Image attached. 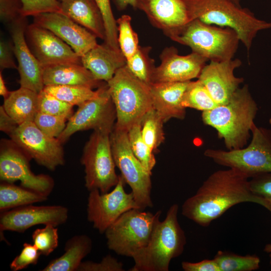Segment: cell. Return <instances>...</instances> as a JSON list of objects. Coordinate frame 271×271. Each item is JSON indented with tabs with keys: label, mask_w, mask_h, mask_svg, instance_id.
<instances>
[{
	"label": "cell",
	"mask_w": 271,
	"mask_h": 271,
	"mask_svg": "<svg viewBox=\"0 0 271 271\" xmlns=\"http://www.w3.org/2000/svg\"><path fill=\"white\" fill-rule=\"evenodd\" d=\"M243 202L257 203L271 213V206L251 191L249 179L232 169L220 170L212 173L185 201L182 214L207 227L231 207Z\"/></svg>",
	"instance_id": "obj_1"
},
{
	"label": "cell",
	"mask_w": 271,
	"mask_h": 271,
	"mask_svg": "<svg viewBox=\"0 0 271 271\" xmlns=\"http://www.w3.org/2000/svg\"><path fill=\"white\" fill-rule=\"evenodd\" d=\"M258 110L248 85L239 87L225 104L203 111V123L214 128L227 150L245 147Z\"/></svg>",
	"instance_id": "obj_2"
},
{
	"label": "cell",
	"mask_w": 271,
	"mask_h": 271,
	"mask_svg": "<svg viewBox=\"0 0 271 271\" xmlns=\"http://www.w3.org/2000/svg\"><path fill=\"white\" fill-rule=\"evenodd\" d=\"M179 206L172 205L165 219L157 222L147 246L134 255L130 271H168L171 260L182 254L186 243L178 220Z\"/></svg>",
	"instance_id": "obj_3"
},
{
	"label": "cell",
	"mask_w": 271,
	"mask_h": 271,
	"mask_svg": "<svg viewBox=\"0 0 271 271\" xmlns=\"http://www.w3.org/2000/svg\"><path fill=\"white\" fill-rule=\"evenodd\" d=\"M107 84L116 110L114 126L128 132L133 125L141 124L153 107L149 85L132 75L126 65L116 71Z\"/></svg>",
	"instance_id": "obj_4"
},
{
	"label": "cell",
	"mask_w": 271,
	"mask_h": 271,
	"mask_svg": "<svg viewBox=\"0 0 271 271\" xmlns=\"http://www.w3.org/2000/svg\"><path fill=\"white\" fill-rule=\"evenodd\" d=\"M192 9L194 20L235 31L248 52L258 32L271 28V22L257 18L231 0H192Z\"/></svg>",
	"instance_id": "obj_5"
},
{
	"label": "cell",
	"mask_w": 271,
	"mask_h": 271,
	"mask_svg": "<svg viewBox=\"0 0 271 271\" xmlns=\"http://www.w3.org/2000/svg\"><path fill=\"white\" fill-rule=\"evenodd\" d=\"M168 36L189 47L193 52L214 62L233 59L240 42L238 34L233 30L208 24L198 19Z\"/></svg>",
	"instance_id": "obj_6"
},
{
	"label": "cell",
	"mask_w": 271,
	"mask_h": 271,
	"mask_svg": "<svg viewBox=\"0 0 271 271\" xmlns=\"http://www.w3.org/2000/svg\"><path fill=\"white\" fill-rule=\"evenodd\" d=\"M251 134L250 142L242 148L227 151L207 149L204 155L248 179L271 173V130L254 123Z\"/></svg>",
	"instance_id": "obj_7"
},
{
	"label": "cell",
	"mask_w": 271,
	"mask_h": 271,
	"mask_svg": "<svg viewBox=\"0 0 271 271\" xmlns=\"http://www.w3.org/2000/svg\"><path fill=\"white\" fill-rule=\"evenodd\" d=\"M161 211L155 214L139 209L122 214L105 232L108 248L133 257L148 244Z\"/></svg>",
	"instance_id": "obj_8"
},
{
	"label": "cell",
	"mask_w": 271,
	"mask_h": 271,
	"mask_svg": "<svg viewBox=\"0 0 271 271\" xmlns=\"http://www.w3.org/2000/svg\"><path fill=\"white\" fill-rule=\"evenodd\" d=\"M111 132L93 130L83 150L81 163L84 167L85 186L89 191L108 192L118 182L111 149Z\"/></svg>",
	"instance_id": "obj_9"
},
{
	"label": "cell",
	"mask_w": 271,
	"mask_h": 271,
	"mask_svg": "<svg viewBox=\"0 0 271 271\" xmlns=\"http://www.w3.org/2000/svg\"><path fill=\"white\" fill-rule=\"evenodd\" d=\"M110 142L115 166L125 183L130 186L140 210L153 205L151 199L152 181L149 173L133 153L127 131L114 126L110 134Z\"/></svg>",
	"instance_id": "obj_10"
},
{
	"label": "cell",
	"mask_w": 271,
	"mask_h": 271,
	"mask_svg": "<svg viewBox=\"0 0 271 271\" xmlns=\"http://www.w3.org/2000/svg\"><path fill=\"white\" fill-rule=\"evenodd\" d=\"M30 159L12 141L3 140L0 152V178L5 182L19 181L21 186L48 197L54 187L50 176L35 174L31 170Z\"/></svg>",
	"instance_id": "obj_11"
},
{
	"label": "cell",
	"mask_w": 271,
	"mask_h": 271,
	"mask_svg": "<svg viewBox=\"0 0 271 271\" xmlns=\"http://www.w3.org/2000/svg\"><path fill=\"white\" fill-rule=\"evenodd\" d=\"M115 119V108L106 84L102 86L98 96L78 106L57 139L64 144L73 134L82 130L93 129L111 132Z\"/></svg>",
	"instance_id": "obj_12"
},
{
	"label": "cell",
	"mask_w": 271,
	"mask_h": 271,
	"mask_svg": "<svg viewBox=\"0 0 271 271\" xmlns=\"http://www.w3.org/2000/svg\"><path fill=\"white\" fill-rule=\"evenodd\" d=\"M125 182L120 175L114 189L110 192L101 193L98 190L89 191L87 218L99 233H105L122 214L132 209H139L133 193L124 190Z\"/></svg>",
	"instance_id": "obj_13"
},
{
	"label": "cell",
	"mask_w": 271,
	"mask_h": 271,
	"mask_svg": "<svg viewBox=\"0 0 271 271\" xmlns=\"http://www.w3.org/2000/svg\"><path fill=\"white\" fill-rule=\"evenodd\" d=\"M9 135L11 141L38 164L51 171L64 165L62 144L57 138L44 133L34 121L18 125Z\"/></svg>",
	"instance_id": "obj_14"
},
{
	"label": "cell",
	"mask_w": 271,
	"mask_h": 271,
	"mask_svg": "<svg viewBox=\"0 0 271 271\" xmlns=\"http://www.w3.org/2000/svg\"><path fill=\"white\" fill-rule=\"evenodd\" d=\"M28 44L43 68L62 64H82L81 57L72 48L49 30L34 23L27 26Z\"/></svg>",
	"instance_id": "obj_15"
},
{
	"label": "cell",
	"mask_w": 271,
	"mask_h": 271,
	"mask_svg": "<svg viewBox=\"0 0 271 271\" xmlns=\"http://www.w3.org/2000/svg\"><path fill=\"white\" fill-rule=\"evenodd\" d=\"M68 218L67 208L62 205L34 206L33 204L1 212L0 229L23 233L39 224L56 227L65 223Z\"/></svg>",
	"instance_id": "obj_16"
},
{
	"label": "cell",
	"mask_w": 271,
	"mask_h": 271,
	"mask_svg": "<svg viewBox=\"0 0 271 271\" xmlns=\"http://www.w3.org/2000/svg\"><path fill=\"white\" fill-rule=\"evenodd\" d=\"M137 8L167 36L194 20L192 0H137Z\"/></svg>",
	"instance_id": "obj_17"
},
{
	"label": "cell",
	"mask_w": 271,
	"mask_h": 271,
	"mask_svg": "<svg viewBox=\"0 0 271 271\" xmlns=\"http://www.w3.org/2000/svg\"><path fill=\"white\" fill-rule=\"evenodd\" d=\"M33 23L54 33L80 57L98 44L94 34L61 13L37 15L33 17Z\"/></svg>",
	"instance_id": "obj_18"
},
{
	"label": "cell",
	"mask_w": 271,
	"mask_h": 271,
	"mask_svg": "<svg viewBox=\"0 0 271 271\" xmlns=\"http://www.w3.org/2000/svg\"><path fill=\"white\" fill-rule=\"evenodd\" d=\"M26 17H21L11 24L10 34L21 87L39 93L45 86L43 82L44 68L31 50L26 39Z\"/></svg>",
	"instance_id": "obj_19"
},
{
	"label": "cell",
	"mask_w": 271,
	"mask_h": 271,
	"mask_svg": "<svg viewBox=\"0 0 271 271\" xmlns=\"http://www.w3.org/2000/svg\"><path fill=\"white\" fill-rule=\"evenodd\" d=\"M160 58L161 64L154 70L152 83L184 82L198 78L208 61L193 52L180 55L174 47L165 48Z\"/></svg>",
	"instance_id": "obj_20"
},
{
	"label": "cell",
	"mask_w": 271,
	"mask_h": 271,
	"mask_svg": "<svg viewBox=\"0 0 271 271\" xmlns=\"http://www.w3.org/2000/svg\"><path fill=\"white\" fill-rule=\"evenodd\" d=\"M241 64L239 59L210 61L202 70L198 79L206 87L218 105L227 102L244 81L243 78L234 75L235 70Z\"/></svg>",
	"instance_id": "obj_21"
},
{
	"label": "cell",
	"mask_w": 271,
	"mask_h": 271,
	"mask_svg": "<svg viewBox=\"0 0 271 271\" xmlns=\"http://www.w3.org/2000/svg\"><path fill=\"white\" fill-rule=\"evenodd\" d=\"M191 81L149 84L153 108L161 115L165 122L171 118H185L186 108L183 105V99Z\"/></svg>",
	"instance_id": "obj_22"
},
{
	"label": "cell",
	"mask_w": 271,
	"mask_h": 271,
	"mask_svg": "<svg viewBox=\"0 0 271 271\" xmlns=\"http://www.w3.org/2000/svg\"><path fill=\"white\" fill-rule=\"evenodd\" d=\"M81 61L96 79L106 82L126 62L121 52L115 51L105 43L97 44L81 56Z\"/></svg>",
	"instance_id": "obj_23"
},
{
	"label": "cell",
	"mask_w": 271,
	"mask_h": 271,
	"mask_svg": "<svg viewBox=\"0 0 271 271\" xmlns=\"http://www.w3.org/2000/svg\"><path fill=\"white\" fill-rule=\"evenodd\" d=\"M43 82L47 85H77L94 88L105 85L79 64H62L44 68Z\"/></svg>",
	"instance_id": "obj_24"
},
{
	"label": "cell",
	"mask_w": 271,
	"mask_h": 271,
	"mask_svg": "<svg viewBox=\"0 0 271 271\" xmlns=\"http://www.w3.org/2000/svg\"><path fill=\"white\" fill-rule=\"evenodd\" d=\"M61 7L63 14L105 40L103 20L95 0H65Z\"/></svg>",
	"instance_id": "obj_25"
},
{
	"label": "cell",
	"mask_w": 271,
	"mask_h": 271,
	"mask_svg": "<svg viewBox=\"0 0 271 271\" xmlns=\"http://www.w3.org/2000/svg\"><path fill=\"white\" fill-rule=\"evenodd\" d=\"M92 242L85 234L76 235L66 242L64 253L51 260L42 271H77L82 259L92 249Z\"/></svg>",
	"instance_id": "obj_26"
},
{
	"label": "cell",
	"mask_w": 271,
	"mask_h": 271,
	"mask_svg": "<svg viewBox=\"0 0 271 271\" xmlns=\"http://www.w3.org/2000/svg\"><path fill=\"white\" fill-rule=\"evenodd\" d=\"M38 93L21 87L11 91L4 99L3 106L7 114L18 124L34 121L38 112Z\"/></svg>",
	"instance_id": "obj_27"
},
{
	"label": "cell",
	"mask_w": 271,
	"mask_h": 271,
	"mask_svg": "<svg viewBox=\"0 0 271 271\" xmlns=\"http://www.w3.org/2000/svg\"><path fill=\"white\" fill-rule=\"evenodd\" d=\"M47 200V196L14 183L3 182L0 185L1 212Z\"/></svg>",
	"instance_id": "obj_28"
},
{
	"label": "cell",
	"mask_w": 271,
	"mask_h": 271,
	"mask_svg": "<svg viewBox=\"0 0 271 271\" xmlns=\"http://www.w3.org/2000/svg\"><path fill=\"white\" fill-rule=\"evenodd\" d=\"M103 86L95 91L88 87L77 85H47L43 90L63 101L79 106L98 96Z\"/></svg>",
	"instance_id": "obj_29"
},
{
	"label": "cell",
	"mask_w": 271,
	"mask_h": 271,
	"mask_svg": "<svg viewBox=\"0 0 271 271\" xmlns=\"http://www.w3.org/2000/svg\"><path fill=\"white\" fill-rule=\"evenodd\" d=\"M220 271H252L259 268L260 260L255 255H240L219 250L214 257Z\"/></svg>",
	"instance_id": "obj_30"
},
{
	"label": "cell",
	"mask_w": 271,
	"mask_h": 271,
	"mask_svg": "<svg viewBox=\"0 0 271 271\" xmlns=\"http://www.w3.org/2000/svg\"><path fill=\"white\" fill-rule=\"evenodd\" d=\"M165 121L153 107L144 116L141 122V134L147 145L156 150L165 140L163 124Z\"/></svg>",
	"instance_id": "obj_31"
},
{
	"label": "cell",
	"mask_w": 271,
	"mask_h": 271,
	"mask_svg": "<svg viewBox=\"0 0 271 271\" xmlns=\"http://www.w3.org/2000/svg\"><path fill=\"white\" fill-rule=\"evenodd\" d=\"M183 105L186 108H194L203 112L211 110L218 104L206 87L198 79L190 81L183 97Z\"/></svg>",
	"instance_id": "obj_32"
},
{
	"label": "cell",
	"mask_w": 271,
	"mask_h": 271,
	"mask_svg": "<svg viewBox=\"0 0 271 271\" xmlns=\"http://www.w3.org/2000/svg\"><path fill=\"white\" fill-rule=\"evenodd\" d=\"M150 49L139 46L136 52L126 62V66L130 73L148 85L152 83V75L155 68L154 62L149 56Z\"/></svg>",
	"instance_id": "obj_33"
},
{
	"label": "cell",
	"mask_w": 271,
	"mask_h": 271,
	"mask_svg": "<svg viewBox=\"0 0 271 271\" xmlns=\"http://www.w3.org/2000/svg\"><path fill=\"white\" fill-rule=\"evenodd\" d=\"M131 149L145 168L151 174L156 165L154 151L144 141L141 134V124L133 125L128 131Z\"/></svg>",
	"instance_id": "obj_34"
},
{
	"label": "cell",
	"mask_w": 271,
	"mask_h": 271,
	"mask_svg": "<svg viewBox=\"0 0 271 271\" xmlns=\"http://www.w3.org/2000/svg\"><path fill=\"white\" fill-rule=\"evenodd\" d=\"M131 17L127 15L121 16L116 20L118 45L126 60L133 55L140 46L138 36L131 27Z\"/></svg>",
	"instance_id": "obj_35"
},
{
	"label": "cell",
	"mask_w": 271,
	"mask_h": 271,
	"mask_svg": "<svg viewBox=\"0 0 271 271\" xmlns=\"http://www.w3.org/2000/svg\"><path fill=\"white\" fill-rule=\"evenodd\" d=\"M38 112L61 116L68 119L73 115V105L46 92L43 89L38 93Z\"/></svg>",
	"instance_id": "obj_36"
},
{
	"label": "cell",
	"mask_w": 271,
	"mask_h": 271,
	"mask_svg": "<svg viewBox=\"0 0 271 271\" xmlns=\"http://www.w3.org/2000/svg\"><path fill=\"white\" fill-rule=\"evenodd\" d=\"M32 238L33 244L45 256L50 254L58 246V228L51 224L34 230Z\"/></svg>",
	"instance_id": "obj_37"
},
{
	"label": "cell",
	"mask_w": 271,
	"mask_h": 271,
	"mask_svg": "<svg viewBox=\"0 0 271 271\" xmlns=\"http://www.w3.org/2000/svg\"><path fill=\"white\" fill-rule=\"evenodd\" d=\"M101 12L105 28V43L117 52H121L118 42L116 21L113 16L110 0H95Z\"/></svg>",
	"instance_id": "obj_38"
},
{
	"label": "cell",
	"mask_w": 271,
	"mask_h": 271,
	"mask_svg": "<svg viewBox=\"0 0 271 271\" xmlns=\"http://www.w3.org/2000/svg\"><path fill=\"white\" fill-rule=\"evenodd\" d=\"M68 120L63 116L38 112L34 122L41 131L49 137L57 138L65 128Z\"/></svg>",
	"instance_id": "obj_39"
},
{
	"label": "cell",
	"mask_w": 271,
	"mask_h": 271,
	"mask_svg": "<svg viewBox=\"0 0 271 271\" xmlns=\"http://www.w3.org/2000/svg\"><path fill=\"white\" fill-rule=\"evenodd\" d=\"M21 15L23 17L35 16L44 13L63 14L61 3L58 0H19Z\"/></svg>",
	"instance_id": "obj_40"
},
{
	"label": "cell",
	"mask_w": 271,
	"mask_h": 271,
	"mask_svg": "<svg viewBox=\"0 0 271 271\" xmlns=\"http://www.w3.org/2000/svg\"><path fill=\"white\" fill-rule=\"evenodd\" d=\"M41 253L34 245L28 243L23 244V248L10 264L13 271H19L27 268L31 264H36Z\"/></svg>",
	"instance_id": "obj_41"
},
{
	"label": "cell",
	"mask_w": 271,
	"mask_h": 271,
	"mask_svg": "<svg viewBox=\"0 0 271 271\" xmlns=\"http://www.w3.org/2000/svg\"><path fill=\"white\" fill-rule=\"evenodd\" d=\"M252 193L271 206V173L262 174L249 180Z\"/></svg>",
	"instance_id": "obj_42"
},
{
	"label": "cell",
	"mask_w": 271,
	"mask_h": 271,
	"mask_svg": "<svg viewBox=\"0 0 271 271\" xmlns=\"http://www.w3.org/2000/svg\"><path fill=\"white\" fill-rule=\"evenodd\" d=\"M123 264L110 255H107L99 262L82 261L77 271H123Z\"/></svg>",
	"instance_id": "obj_43"
},
{
	"label": "cell",
	"mask_w": 271,
	"mask_h": 271,
	"mask_svg": "<svg viewBox=\"0 0 271 271\" xmlns=\"http://www.w3.org/2000/svg\"><path fill=\"white\" fill-rule=\"evenodd\" d=\"M19 0H0V16L3 23L12 24L22 16Z\"/></svg>",
	"instance_id": "obj_44"
},
{
	"label": "cell",
	"mask_w": 271,
	"mask_h": 271,
	"mask_svg": "<svg viewBox=\"0 0 271 271\" xmlns=\"http://www.w3.org/2000/svg\"><path fill=\"white\" fill-rule=\"evenodd\" d=\"M13 45L11 43L4 40L0 43V68L1 71L5 69H18L14 59Z\"/></svg>",
	"instance_id": "obj_45"
},
{
	"label": "cell",
	"mask_w": 271,
	"mask_h": 271,
	"mask_svg": "<svg viewBox=\"0 0 271 271\" xmlns=\"http://www.w3.org/2000/svg\"><path fill=\"white\" fill-rule=\"evenodd\" d=\"M181 265L185 271H220L214 258L204 259L197 262L183 261Z\"/></svg>",
	"instance_id": "obj_46"
},
{
	"label": "cell",
	"mask_w": 271,
	"mask_h": 271,
	"mask_svg": "<svg viewBox=\"0 0 271 271\" xmlns=\"http://www.w3.org/2000/svg\"><path fill=\"white\" fill-rule=\"evenodd\" d=\"M18 124L7 114L4 107H0V129L9 134L13 131Z\"/></svg>",
	"instance_id": "obj_47"
},
{
	"label": "cell",
	"mask_w": 271,
	"mask_h": 271,
	"mask_svg": "<svg viewBox=\"0 0 271 271\" xmlns=\"http://www.w3.org/2000/svg\"><path fill=\"white\" fill-rule=\"evenodd\" d=\"M114 1L119 10H123L129 5L137 8V0H114Z\"/></svg>",
	"instance_id": "obj_48"
},
{
	"label": "cell",
	"mask_w": 271,
	"mask_h": 271,
	"mask_svg": "<svg viewBox=\"0 0 271 271\" xmlns=\"http://www.w3.org/2000/svg\"><path fill=\"white\" fill-rule=\"evenodd\" d=\"M11 91H9L6 85L4 80L2 71L0 72V95L5 98H7L10 94Z\"/></svg>",
	"instance_id": "obj_49"
},
{
	"label": "cell",
	"mask_w": 271,
	"mask_h": 271,
	"mask_svg": "<svg viewBox=\"0 0 271 271\" xmlns=\"http://www.w3.org/2000/svg\"><path fill=\"white\" fill-rule=\"evenodd\" d=\"M264 250L269 253L270 262L271 263V244H266L264 247Z\"/></svg>",
	"instance_id": "obj_50"
},
{
	"label": "cell",
	"mask_w": 271,
	"mask_h": 271,
	"mask_svg": "<svg viewBox=\"0 0 271 271\" xmlns=\"http://www.w3.org/2000/svg\"><path fill=\"white\" fill-rule=\"evenodd\" d=\"M232 2H233L234 3L236 4L237 5L240 6V2L241 0H231Z\"/></svg>",
	"instance_id": "obj_51"
},
{
	"label": "cell",
	"mask_w": 271,
	"mask_h": 271,
	"mask_svg": "<svg viewBox=\"0 0 271 271\" xmlns=\"http://www.w3.org/2000/svg\"><path fill=\"white\" fill-rule=\"evenodd\" d=\"M59 2L61 3L65 0H58Z\"/></svg>",
	"instance_id": "obj_52"
}]
</instances>
